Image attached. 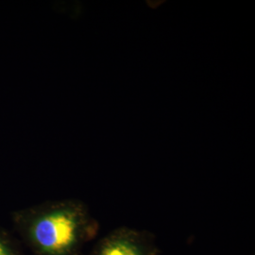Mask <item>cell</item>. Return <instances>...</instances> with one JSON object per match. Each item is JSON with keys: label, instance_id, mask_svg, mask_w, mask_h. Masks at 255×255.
Here are the masks:
<instances>
[{"label": "cell", "instance_id": "obj_1", "mask_svg": "<svg viewBox=\"0 0 255 255\" xmlns=\"http://www.w3.org/2000/svg\"><path fill=\"white\" fill-rule=\"evenodd\" d=\"M13 227L33 255H81L100 224L78 200L46 201L12 213Z\"/></svg>", "mask_w": 255, "mask_h": 255}, {"label": "cell", "instance_id": "obj_3", "mask_svg": "<svg viewBox=\"0 0 255 255\" xmlns=\"http://www.w3.org/2000/svg\"><path fill=\"white\" fill-rule=\"evenodd\" d=\"M0 255H25L18 242L7 231L0 228Z\"/></svg>", "mask_w": 255, "mask_h": 255}, {"label": "cell", "instance_id": "obj_2", "mask_svg": "<svg viewBox=\"0 0 255 255\" xmlns=\"http://www.w3.org/2000/svg\"><path fill=\"white\" fill-rule=\"evenodd\" d=\"M154 236L148 231L120 227L95 244L89 255H158Z\"/></svg>", "mask_w": 255, "mask_h": 255}]
</instances>
